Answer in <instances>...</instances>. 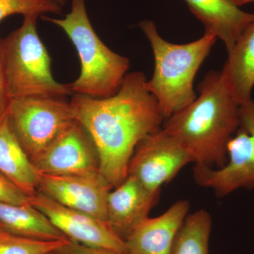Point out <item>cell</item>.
<instances>
[{
	"mask_svg": "<svg viewBox=\"0 0 254 254\" xmlns=\"http://www.w3.org/2000/svg\"><path fill=\"white\" fill-rule=\"evenodd\" d=\"M141 71L128 73L119 91L104 98L73 94V115L91 136L99 158V172L116 187L128 176L137 145L162 128L158 101Z\"/></svg>",
	"mask_w": 254,
	"mask_h": 254,
	"instance_id": "6da1fadb",
	"label": "cell"
},
{
	"mask_svg": "<svg viewBox=\"0 0 254 254\" xmlns=\"http://www.w3.org/2000/svg\"><path fill=\"white\" fill-rule=\"evenodd\" d=\"M200 95L165 120L162 128L189 152L198 166L221 168L227 144L240 124V105L222 71H210L200 82Z\"/></svg>",
	"mask_w": 254,
	"mask_h": 254,
	"instance_id": "7a4b0ae2",
	"label": "cell"
},
{
	"mask_svg": "<svg viewBox=\"0 0 254 254\" xmlns=\"http://www.w3.org/2000/svg\"><path fill=\"white\" fill-rule=\"evenodd\" d=\"M138 26L154 55V71L147 81V88L158 101L165 120L196 99L193 89L195 75L218 38L205 31L196 41L175 44L160 36L153 21L144 20Z\"/></svg>",
	"mask_w": 254,
	"mask_h": 254,
	"instance_id": "3957f363",
	"label": "cell"
},
{
	"mask_svg": "<svg viewBox=\"0 0 254 254\" xmlns=\"http://www.w3.org/2000/svg\"><path fill=\"white\" fill-rule=\"evenodd\" d=\"M42 18L63 30L77 52L81 73L70 83L73 94L104 98L119 91L128 73L129 60L100 40L87 14L86 0H72L71 11L64 18L44 15Z\"/></svg>",
	"mask_w": 254,
	"mask_h": 254,
	"instance_id": "277c9868",
	"label": "cell"
},
{
	"mask_svg": "<svg viewBox=\"0 0 254 254\" xmlns=\"http://www.w3.org/2000/svg\"><path fill=\"white\" fill-rule=\"evenodd\" d=\"M38 16L23 17L17 29L2 38L3 63L11 99L33 95H72L70 83L53 77L52 60L37 31Z\"/></svg>",
	"mask_w": 254,
	"mask_h": 254,
	"instance_id": "5b68a950",
	"label": "cell"
},
{
	"mask_svg": "<svg viewBox=\"0 0 254 254\" xmlns=\"http://www.w3.org/2000/svg\"><path fill=\"white\" fill-rule=\"evenodd\" d=\"M66 97L33 95L11 99L6 113L15 134L34 165L75 121Z\"/></svg>",
	"mask_w": 254,
	"mask_h": 254,
	"instance_id": "8992f818",
	"label": "cell"
},
{
	"mask_svg": "<svg viewBox=\"0 0 254 254\" xmlns=\"http://www.w3.org/2000/svg\"><path fill=\"white\" fill-rule=\"evenodd\" d=\"M226 163L213 169L195 165L193 178L218 196L240 189H254V100L240 105V124L227 148Z\"/></svg>",
	"mask_w": 254,
	"mask_h": 254,
	"instance_id": "52a82bcc",
	"label": "cell"
},
{
	"mask_svg": "<svg viewBox=\"0 0 254 254\" xmlns=\"http://www.w3.org/2000/svg\"><path fill=\"white\" fill-rule=\"evenodd\" d=\"M190 163H193V159L189 152L161 128L137 145L128 175L136 177L147 190L157 193Z\"/></svg>",
	"mask_w": 254,
	"mask_h": 254,
	"instance_id": "ba28073f",
	"label": "cell"
},
{
	"mask_svg": "<svg viewBox=\"0 0 254 254\" xmlns=\"http://www.w3.org/2000/svg\"><path fill=\"white\" fill-rule=\"evenodd\" d=\"M30 203L48 217L68 240L88 247L128 254L125 241L113 232L108 222L60 204L40 191L30 196Z\"/></svg>",
	"mask_w": 254,
	"mask_h": 254,
	"instance_id": "9c48e42d",
	"label": "cell"
},
{
	"mask_svg": "<svg viewBox=\"0 0 254 254\" xmlns=\"http://www.w3.org/2000/svg\"><path fill=\"white\" fill-rule=\"evenodd\" d=\"M112 188L100 173L40 174L38 191L64 206L107 222V203Z\"/></svg>",
	"mask_w": 254,
	"mask_h": 254,
	"instance_id": "30bf717a",
	"label": "cell"
},
{
	"mask_svg": "<svg viewBox=\"0 0 254 254\" xmlns=\"http://www.w3.org/2000/svg\"><path fill=\"white\" fill-rule=\"evenodd\" d=\"M34 165L39 174L100 173L99 158L94 143L76 120L48 147Z\"/></svg>",
	"mask_w": 254,
	"mask_h": 254,
	"instance_id": "8fae6325",
	"label": "cell"
},
{
	"mask_svg": "<svg viewBox=\"0 0 254 254\" xmlns=\"http://www.w3.org/2000/svg\"><path fill=\"white\" fill-rule=\"evenodd\" d=\"M108 195L107 222L113 232L125 241L148 216L160 192L147 190L136 177L127 178Z\"/></svg>",
	"mask_w": 254,
	"mask_h": 254,
	"instance_id": "7c38bea8",
	"label": "cell"
},
{
	"mask_svg": "<svg viewBox=\"0 0 254 254\" xmlns=\"http://www.w3.org/2000/svg\"><path fill=\"white\" fill-rule=\"evenodd\" d=\"M190 203L175 202L162 215L145 218L125 240L128 254H172L178 232L186 220Z\"/></svg>",
	"mask_w": 254,
	"mask_h": 254,
	"instance_id": "4fadbf2b",
	"label": "cell"
},
{
	"mask_svg": "<svg viewBox=\"0 0 254 254\" xmlns=\"http://www.w3.org/2000/svg\"><path fill=\"white\" fill-rule=\"evenodd\" d=\"M190 11L204 25L205 31L220 38L232 51L242 33L254 19V14L240 9L232 0H185Z\"/></svg>",
	"mask_w": 254,
	"mask_h": 254,
	"instance_id": "5bb4252c",
	"label": "cell"
},
{
	"mask_svg": "<svg viewBox=\"0 0 254 254\" xmlns=\"http://www.w3.org/2000/svg\"><path fill=\"white\" fill-rule=\"evenodd\" d=\"M0 172L29 196L38 191L40 174L18 141L6 112L0 116Z\"/></svg>",
	"mask_w": 254,
	"mask_h": 254,
	"instance_id": "9a60e30c",
	"label": "cell"
},
{
	"mask_svg": "<svg viewBox=\"0 0 254 254\" xmlns=\"http://www.w3.org/2000/svg\"><path fill=\"white\" fill-rule=\"evenodd\" d=\"M221 71L239 104L252 99L254 87V19L229 53Z\"/></svg>",
	"mask_w": 254,
	"mask_h": 254,
	"instance_id": "2e32d148",
	"label": "cell"
},
{
	"mask_svg": "<svg viewBox=\"0 0 254 254\" xmlns=\"http://www.w3.org/2000/svg\"><path fill=\"white\" fill-rule=\"evenodd\" d=\"M0 226L13 235L34 240H68L48 217L31 204L0 202Z\"/></svg>",
	"mask_w": 254,
	"mask_h": 254,
	"instance_id": "e0dca14e",
	"label": "cell"
},
{
	"mask_svg": "<svg viewBox=\"0 0 254 254\" xmlns=\"http://www.w3.org/2000/svg\"><path fill=\"white\" fill-rule=\"evenodd\" d=\"M212 218L203 209L187 215L174 243L172 254H210Z\"/></svg>",
	"mask_w": 254,
	"mask_h": 254,
	"instance_id": "ac0fdd59",
	"label": "cell"
},
{
	"mask_svg": "<svg viewBox=\"0 0 254 254\" xmlns=\"http://www.w3.org/2000/svg\"><path fill=\"white\" fill-rule=\"evenodd\" d=\"M69 240L43 241L0 232V254H48L59 250Z\"/></svg>",
	"mask_w": 254,
	"mask_h": 254,
	"instance_id": "d6986e66",
	"label": "cell"
},
{
	"mask_svg": "<svg viewBox=\"0 0 254 254\" xmlns=\"http://www.w3.org/2000/svg\"><path fill=\"white\" fill-rule=\"evenodd\" d=\"M63 7L50 0H0V21L14 14L44 16L46 14H59Z\"/></svg>",
	"mask_w": 254,
	"mask_h": 254,
	"instance_id": "ffe728a7",
	"label": "cell"
},
{
	"mask_svg": "<svg viewBox=\"0 0 254 254\" xmlns=\"http://www.w3.org/2000/svg\"><path fill=\"white\" fill-rule=\"evenodd\" d=\"M0 202L16 205L30 203V196L26 194L6 175L0 172Z\"/></svg>",
	"mask_w": 254,
	"mask_h": 254,
	"instance_id": "44dd1931",
	"label": "cell"
},
{
	"mask_svg": "<svg viewBox=\"0 0 254 254\" xmlns=\"http://www.w3.org/2000/svg\"><path fill=\"white\" fill-rule=\"evenodd\" d=\"M55 254H128L120 253L106 249L88 247L77 242L68 241L59 250L55 251Z\"/></svg>",
	"mask_w": 254,
	"mask_h": 254,
	"instance_id": "7402d4cb",
	"label": "cell"
},
{
	"mask_svg": "<svg viewBox=\"0 0 254 254\" xmlns=\"http://www.w3.org/2000/svg\"><path fill=\"white\" fill-rule=\"evenodd\" d=\"M1 41L2 38H0V116L6 113L11 100L8 93L7 83L5 76Z\"/></svg>",
	"mask_w": 254,
	"mask_h": 254,
	"instance_id": "603a6c76",
	"label": "cell"
},
{
	"mask_svg": "<svg viewBox=\"0 0 254 254\" xmlns=\"http://www.w3.org/2000/svg\"><path fill=\"white\" fill-rule=\"evenodd\" d=\"M232 1L239 6L247 4H254V0H232Z\"/></svg>",
	"mask_w": 254,
	"mask_h": 254,
	"instance_id": "cb8c5ba5",
	"label": "cell"
},
{
	"mask_svg": "<svg viewBox=\"0 0 254 254\" xmlns=\"http://www.w3.org/2000/svg\"><path fill=\"white\" fill-rule=\"evenodd\" d=\"M50 1L56 3L57 4L60 5V6L63 7L64 5L66 4V1H67V0H50Z\"/></svg>",
	"mask_w": 254,
	"mask_h": 254,
	"instance_id": "d4e9b609",
	"label": "cell"
},
{
	"mask_svg": "<svg viewBox=\"0 0 254 254\" xmlns=\"http://www.w3.org/2000/svg\"><path fill=\"white\" fill-rule=\"evenodd\" d=\"M4 231V229L2 228L1 226H0V232Z\"/></svg>",
	"mask_w": 254,
	"mask_h": 254,
	"instance_id": "484cf974",
	"label": "cell"
},
{
	"mask_svg": "<svg viewBox=\"0 0 254 254\" xmlns=\"http://www.w3.org/2000/svg\"><path fill=\"white\" fill-rule=\"evenodd\" d=\"M48 254H55V252H52V253Z\"/></svg>",
	"mask_w": 254,
	"mask_h": 254,
	"instance_id": "4316f807",
	"label": "cell"
}]
</instances>
